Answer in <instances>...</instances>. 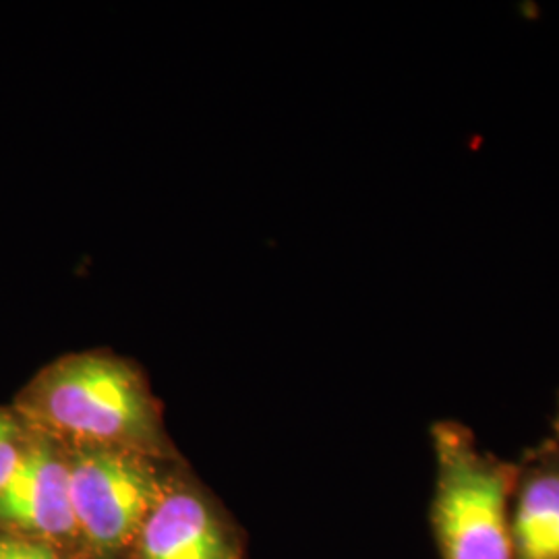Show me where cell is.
Returning <instances> with one entry per match:
<instances>
[{"mask_svg": "<svg viewBox=\"0 0 559 559\" xmlns=\"http://www.w3.org/2000/svg\"><path fill=\"white\" fill-rule=\"evenodd\" d=\"M516 464L512 501L516 559H559V441H543Z\"/></svg>", "mask_w": 559, "mask_h": 559, "instance_id": "obj_6", "label": "cell"}, {"mask_svg": "<svg viewBox=\"0 0 559 559\" xmlns=\"http://www.w3.org/2000/svg\"><path fill=\"white\" fill-rule=\"evenodd\" d=\"M0 533L41 540L67 559H78L64 445L32 431L11 479L0 489Z\"/></svg>", "mask_w": 559, "mask_h": 559, "instance_id": "obj_4", "label": "cell"}, {"mask_svg": "<svg viewBox=\"0 0 559 559\" xmlns=\"http://www.w3.org/2000/svg\"><path fill=\"white\" fill-rule=\"evenodd\" d=\"M0 559H67L59 549L41 540L0 533Z\"/></svg>", "mask_w": 559, "mask_h": 559, "instance_id": "obj_8", "label": "cell"}, {"mask_svg": "<svg viewBox=\"0 0 559 559\" xmlns=\"http://www.w3.org/2000/svg\"><path fill=\"white\" fill-rule=\"evenodd\" d=\"M554 429H556V436H558V441H559V402H558V415H556V419H554Z\"/></svg>", "mask_w": 559, "mask_h": 559, "instance_id": "obj_9", "label": "cell"}, {"mask_svg": "<svg viewBox=\"0 0 559 559\" xmlns=\"http://www.w3.org/2000/svg\"><path fill=\"white\" fill-rule=\"evenodd\" d=\"M78 559H129L166 477L156 460L104 448H64Z\"/></svg>", "mask_w": 559, "mask_h": 559, "instance_id": "obj_3", "label": "cell"}, {"mask_svg": "<svg viewBox=\"0 0 559 559\" xmlns=\"http://www.w3.org/2000/svg\"><path fill=\"white\" fill-rule=\"evenodd\" d=\"M129 559H242V549L237 533L203 493L166 477Z\"/></svg>", "mask_w": 559, "mask_h": 559, "instance_id": "obj_5", "label": "cell"}, {"mask_svg": "<svg viewBox=\"0 0 559 559\" xmlns=\"http://www.w3.org/2000/svg\"><path fill=\"white\" fill-rule=\"evenodd\" d=\"M23 423L64 448H104L143 459L173 456L158 400L140 369L108 353L46 365L15 400Z\"/></svg>", "mask_w": 559, "mask_h": 559, "instance_id": "obj_1", "label": "cell"}, {"mask_svg": "<svg viewBox=\"0 0 559 559\" xmlns=\"http://www.w3.org/2000/svg\"><path fill=\"white\" fill-rule=\"evenodd\" d=\"M436 491L431 526L441 559H516L512 501L519 464L483 450L456 420L431 427Z\"/></svg>", "mask_w": 559, "mask_h": 559, "instance_id": "obj_2", "label": "cell"}, {"mask_svg": "<svg viewBox=\"0 0 559 559\" xmlns=\"http://www.w3.org/2000/svg\"><path fill=\"white\" fill-rule=\"evenodd\" d=\"M29 436L32 429L23 423L15 408H0V489L15 473Z\"/></svg>", "mask_w": 559, "mask_h": 559, "instance_id": "obj_7", "label": "cell"}]
</instances>
